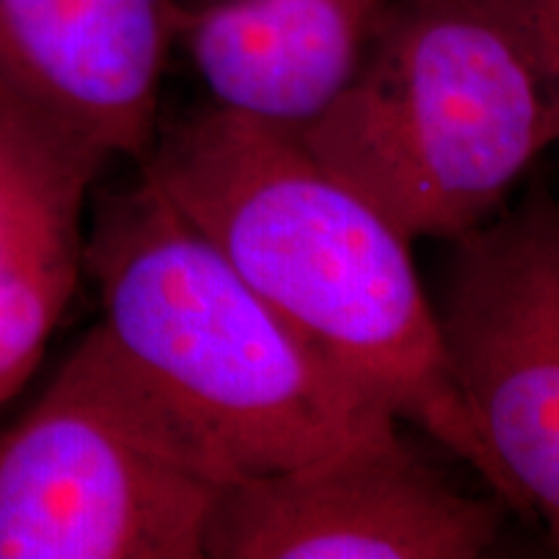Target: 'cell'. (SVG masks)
Here are the masks:
<instances>
[{"instance_id":"1","label":"cell","mask_w":559,"mask_h":559,"mask_svg":"<svg viewBox=\"0 0 559 559\" xmlns=\"http://www.w3.org/2000/svg\"><path fill=\"white\" fill-rule=\"evenodd\" d=\"M140 174L321 358L464 461L513 513L459 394L409 241L296 130L213 104L156 135Z\"/></svg>"},{"instance_id":"2","label":"cell","mask_w":559,"mask_h":559,"mask_svg":"<svg viewBox=\"0 0 559 559\" xmlns=\"http://www.w3.org/2000/svg\"><path fill=\"white\" fill-rule=\"evenodd\" d=\"M86 272L111 345L234 481L400 432V419L321 358L143 174L96 213Z\"/></svg>"},{"instance_id":"3","label":"cell","mask_w":559,"mask_h":559,"mask_svg":"<svg viewBox=\"0 0 559 559\" xmlns=\"http://www.w3.org/2000/svg\"><path fill=\"white\" fill-rule=\"evenodd\" d=\"M304 148L409 243L456 241L557 143L547 94L495 0H389Z\"/></svg>"},{"instance_id":"4","label":"cell","mask_w":559,"mask_h":559,"mask_svg":"<svg viewBox=\"0 0 559 559\" xmlns=\"http://www.w3.org/2000/svg\"><path fill=\"white\" fill-rule=\"evenodd\" d=\"M230 481L96 324L0 436V559H205Z\"/></svg>"},{"instance_id":"5","label":"cell","mask_w":559,"mask_h":559,"mask_svg":"<svg viewBox=\"0 0 559 559\" xmlns=\"http://www.w3.org/2000/svg\"><path fill=\"white\" fill-rule=\"evenodd\" d=\"M436 317L513 515L559 551V200L547 187L451 241Z\"/></svg>"},{"instance_id":"6","label":"cell","mask_w":559,"mask_h":559,"mask_svg":"<svg viewBox=\"0 0 559 559\" xmlns=\"http://www.w3.org/2000/svg\"><path fill=\"white\" fill-rule=\"evenodd\" d=\"M513 515L495 492H461L400 432L300 469L230 481L205 559H474Z\"/></svg>"},{"instance_id":"7","label":"cell","mask_w":559,"mask_h":559,"mask_svg":"<svg viewBox=\"0 0 559 559\" xmlns=\"http://www.w3.org/2000/svg\"><path fill=\"white\" fill-rule=\"evenodd\" d=\"M109 158L0 79V404L32 379L86 272L83 210Z\"/></svg>"},{"instance_id":"8","label":"cell","mask_w":559,"mask_h":559,"mask_svg":"<svg viewBox=\"0 0 559 559\" xmlns=\"http://www.w3.org/2000/svg\"><path fill=\"white\" fill-rule=\"evenodd\" d=\"M171 45L169 0H0V79L109 156L151 151Z\"/></svg>"},{"instance_id":"9","label":"cell","mask_w":559,"mask_h":559,"mask_svg":"<svg viewBox=\"0 0 559 559\" xmlns=\"http://www.w3.org/2000/svg\"><path fill=\"white\" fill-rule=\"evenodd\" d=\"M389 0H169L174 41L218 107L288 124L321 115Z\"/></svg>"},{"instance_id":"10","label":"cell","mask_w":559,"mask_h":559,"mask_svg":"<svg viewBox=\"0 0 559 559\" xmlns=\"http://www.w3.org/2000/svg\"><path fill=\"white\" fill-rule=\"evenodd\" d=\"M526 47L544 94L559 143V0H495Z\"/></svg>"}]
</instances>
